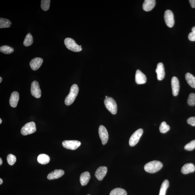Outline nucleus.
Listing matches in <instances>:
<instances>
[{
    "instance_id": "29",
    "label": "nucleus",
    "mask_w": 195,
    "mask_h": 195,
    "mask_svg": "<svg viewBox=\"0 0 195 195\" xmlns=\"http://www.w3.org/2000/svg\"><path fill=\"white\" fill-rule=\"evenodd\" d=\"M51 1L50 0H43L41 1V7L44 11H47L50 8Z\"/></svg>"
},
{
    "instance_id": "38",
    "label": "nucleus",
    "mask_w": 195,
    "mask_h": 195,
    "mask_svg": "<svg viewBox=\"0 0 195 195\" xmlns=\"http://www.w3.org/2000/svg\"><path fill=\"white\" fill-rule=\"evenodd\" d=\"M3 163V161H2L1 158H0V165H1Z\"/></svg>"
},
{
    "instance_id": "9",
    "label": "nucleus",
    "mask_w": 195,
    "mask_h": 195,
    "mask_svg": "<svg viewBox=\"0 0 195 195\" xmlns=\"http://www.w3.org/2000/svg\"><path fill=\"white\" fill-rule=\"evenodd\" d=\"M31 93L33 97L37 98H40L41 96V92L39 84L37 81H33L31 86Z\"/></svg>"
},
{
    "instance_id": "16",
    "label": "nucleus",
    "mask_w": 195,
    "mask_h": 195,
    "mask_svg": "<svg viewBox=\"0 0 195 195\" xmlns=\"http://www.w3.org/2000/svg\"><path fill=\"white\" fill-rule=\"evenodd\" d=\"M65 174V172L61 170H55L54 171L51 172L49 174L47 178L50 180L56 179L61 178Z\"/></svg>"
},
{
    "instance_id": "25",
    "label": "nucleus",
    "mask_w": 195,
    "mask_h": 195,
    "mask_svg": "<svg viewBox=\"0 0 195 195\" xmlns=\"http://www.w3.org/2000/svg\"><path fill=\"white\" fill-rule=\"evenodd\" d=\"M127 192L121 188H116L111 192L110 195H127Z\"/></svg>"
},
{
    "instance_id": "31",
    "label": "nucleus",
    "mask_w": 195,
    "mask_h": 195,
    "mask_svg": "<svg viewBox=\"0 0 195 195\" xmlns=\"http://www.w3.org/2000/svg\"><path fill=\"white\" fill-rule=\"evenodd\" d=\"M188 105L190 106H194L195 105V94L194 93H190L188 99Z\"/></svg>"
},
{
    "instance_id": "21",
    "label": "nucleus",
    "mask_w": 195,
    "mask_h": 195,
    "mask_svg": "<svg viewBox=\"0 0 195 195\" xmlns=\"http://www.w3.org/2000/svg\"><path fill=\"white\" fill-rule=\"evenodd\" d=\"M37 161L42 165H46L49 162L50 158L48 155L42 154L39 155L38 156Z\"/></svg>"
},
{
    "instance_id": "5",
    "label": "nucleus",
    "mask_w": 195,
    "mask_h": 195,
    "mask_svg": "<svg viewBox=\"0 0 195 195\" xmlns=\"http://www.w3.org/2000/svg\"><path fill=\"white\" fill-rule=\"evenodd\" d=\"M36 131V125L34 122H30L25 124L22 128L21 134L24 136H26L34 133Z\"/></svg>"
},
{
    "instance_id": "23",
    "label": "nucleus",
    "mask_w": 195,
    "mask_h": 195,
    "mask_svg": "<svg viewBox=\"0 0 195 195\" xmlns=\"http://www.w3.org/2000/svg\"><path fill=\"white\" fill-rule=\"evenodd\" d=\"M169 186V181L167 179L164 180L161 185L159 195H166V191Z\"/></svg>"
},
{
    "instance_id": "15",
    "label": "nucleus",
    "mask_w": 195,
    "mask_h": 195,
    "mask_svg": "<svg viewBox=\"0 0 195 195\" xmlns=\"http://www.w3.org/2000/svg\"><path fill=\"white\" fill-rule=\"evenodd\" d=\"M43 62V59L40 57H35L33 59L30 63V66L33 70H36L40 67Z\"/></svg>"
},
{
    "instance_id": "42",
    "label": "nucleus",
    "mask_w": 195,
    "mask_h": 195,
    "mask_svg": "<svg viewBox=\"0 0 195 195\" xmlns=\"http://www.w3.org/2000/svg\"></svg>"
},
{
    "instance_id": "1",
    "label": "nucleus",
    "mask_w": 195,
    "mask_h": 195,
    "mask_svg": "<svg viewBox=\"0 0 195 195\" xmlns=\"http://www.w3.org/2000/svg\"><path fill=\"white\" fill-rule=\"evenodd\" d=\"M79 92V88L76 84H74L70 88L69 94L66 97L65 103L66 105L70 106L72 104L76 99Z\"/></svg>"
},
{
    "instance_id": "41",
    "label": "nucleus",
    "mask_w": 195,
    "mask_h": 195,
    "mask_svg": "<svg viewBox=\"0 0 195 195\" xmlns=\"http://www.w3.org/2000/svg\"><path fill=\"white\" fill-rule=\"evenodd\" d=\"M105 98H108L107 96H106Z\"/></svg>"
},
{
    "instance_id": "6",
    "label": "nucleus",
    "mask_w": 195,
    "mask_h": 195,
    "mask_svg": "<svg viewBox=\"0 0 195 195\" xmlns=\"http://www.w3.org/2000/svg\"><path fill=\"white\" fill-rule=\"evenodd\" d=\"M143 130L139 129L135 132L130 137L129 140L130 146L133 147L138 143L139 139L143 134Z\"/></svg>"
},
{
    "instance_id": "27",
    "label": "nucleus",
    "mask_w": 195,
    "mask_h": 195,
    "mask_svg": "<svg viewBox=\"0 0 195 195\" xmlns=\"http://www.w3.org/2000/svg\"><path fill=\"white\" fill-rule=\"evenodd\" d=\"M33 42V38L30 33H28L25 38L24 41V45L25 46H29L32 45Z\"/></svg>"
},
{
    "instance_id": "33",
    "label": "nucleus",
    "mask_w": 195,
    "mask_h": 195,
    "mask_svg": "<svg viewBox=\"0 0 195 195\" xmlns=\"http://www.w3.org/2000/svg\"><path fill=\"white\" fill-rule=\"evenodd\" d=\"M187 123L190 125L195 126V117H191L187 119Z\"/></svg>"
},
{
    "instance_id": "39",
    "label": "nucleus",
    "mask_w": 195,
    "mask_h": 195,
    "mask_svg": "<svg viewBox=\"0 0 195 195\" xmlns=\"http://www.w3.org/2000/svg\"><path fill=\"white\" fill-rule=\"evenodd\" d=\"M2 81V77H0V83H1Z\"/></svg>"
},
{
    "instance_id": "13",
    "label": "nucleus",
    "mask_w": 195,
    "mask_h": 195,
    "mask_svg": "<svg viewBox=\"0 0 195 195\" xmlns=\"http://www.w3.org/2000/svg\"><path fill=\"white\" fill-rule=\"evenodd\" d=\"M172 94L174 96H178L179 88V82L176 77H173L171 79Z\"/></svg>"
},
{
    "instance_id": "19",
    "label": "nucleus",
    "mask_w": 195,
    "mask_h": 195,
    "mask_svg": "<svg viewBox=\"0 0 195 195\" xmlns=\"http://www.w3.org/2000/svg\"><path fill=\"white\" fill-rule=\"evenodd\" d=\"M195 170V166L192 163L185 164L181 168V172L183 174H187L193 172Z\"/></svg>"
},
{
    "instance_id": "10",
    "label": "nucleus",
    "mask_w": 195,
    "mask_h": 195,
    "mask_svg": "<svg viewBox=\"0 0 195 195\" xmlns=\"http://www.w3.org/2000/svg\"><path fill=\"white\" fill-rule=\"evenodd\" d=\"M99 134L102 144L103 145L106 144L108 139V134L107 129L104 126L101 125L99 126Z\"/></svg>"
},
{
    "instance_id": "11",
    "label": "nucleus",
    "mask_w": 195,
    "mask_h": 195,
    "mask_svg": "<svg viewBox=\"0 0 195 195\" xmlns=\"http://www.w3.org/2000/svg\"><path fill=\"white\" fill-rule=\"evenodd\" d=\"M107 172V168L105 166H101L99 167L96 172L95 175L98 180L101 181L102 180L105 176Z\"/></svg>"
},
{
    "instance_id": "18",
    "label": "nucleus",
    "mask_w": 195,
    "mask_h": 195,
    "mask_svg": "<svg viewBox=\"0 0 195 195\" xmlns=\"http://www.w3.org/2000/svg\"><path fill=\"white\" fill-rule=\"evenodd\" d=\"M19 95L17 92H13L10 98V104L12 107L15 108L17 107L19 101Z\"/></svg>"
},
{
    "instance_id": "12",
    "label": "nucleus",
    "mask_w": 195,
    "mask_h": 195,
    "mask_svg": "<svg viewBox=\"0 0 195 195\" xmlns=\"http://www.w3.org/2000/svg\"><path fill=\"white\" fill-rule=\"evenodd\" d=\"M147 79L144 74L139 70H137L135 75V81L137 84H144L146 83Z\"/></svg>"
},
{
    "instance_id": "22",
    "label": "nucleus",
    "mask_w": 195,
    "mask_h": 195,
    "mask_svg": "<svg viewBox=\"0 0 195 195\" xmlns=\"http://www.w3.org/2000/svg\"><path fill=\"white\" fill-rule=\"evenodd\" d=\"M185 79L187 83L191 87L195 88V77L189 73L185 75Z\"/></svg>"
},
{
    "instance_id": "7",
    "label": "nucleus",
    "mask_w": 195,
    "mask_h": 195,
    "mask_svg": "<svg viewBox=\"0 0 195 195\" xmlns=\"http://www.w3.org/2000/svg\"><path fill=\"white\" fill-rule=\"evenodd\" d=\"M81 145L80 142L76 140H65L62 143L63 147L71 150L76 149Z\"/></svg>"
},
{
    "instance_id": "8",
    "label": "nucleus",
    "mask_w": 195,
    "mask_h": 195,
    "mask_svg": "<svg viewBox=\"0 0 195 195\" xmlns=\"http://www.w3.org/2000/svg\"><path fill=\"white\" fill-rule=\"evenodd\" d=\"M166 25L170 28H172L174 24V19L173 13L172 11L170 10H167L166 11L164 15Z\"/></svg>"
},
{
    "instance_id": "36",
    "label": "nucleus",
    "mask_w": 195,
    "mask_h": 195,
    "mask_svg": "<svg viewBox=\"0 0 195 195\" xmlns=\"http://www.w3.org/2000/svg\"><path fill=\"white\" fill-rule=\"evenodd\" d=\"M192 32L195 33V26L193 27L192 28Z\"/></svg>"
},
{
    "instance_id": "37",
    "label": "nucleus",
    "mask_w": 195,
    "mask_h": 195,
    "mask_svg": "<svg viewBox=\"0 0 195 195\" xmlns=\"http://www.w3.org/2000/svg\"><path fill=\"white\" fill-rule=\"evenodd\" d=\"M3 180L2 179H0V185L2 184V183H3Z\"/></svg>"
},
{
    "instance_id": "2",
    "label": "nucleus",
    "mask_w": 195,
    "mask_h": 195,
    "mask_svg": "<svg viewBox=\"0 0 195 195\" xmlns=\"http://www.w3.org/2000/svg\"><path fill=\"white\" fill-rule=\"evenodd\" d=\"M162 167V163L161 161H154L146 164L144 169L146 172L150 173H154L160 170Z\"/></svg>"
},
{
    "instance_id": "30",
    "label": "nucleus",
    "mask_w": 195,
    "mask_h": 195,
    "mask_svg": "<svg viewBox=\"0 0 195 195\" xmlns=\"http://www.w3.org/2000/svg\"><path fill=\"white\" fill-rule=\"evenodd\" d=\"M7 161L9 165L12 166L16 162V157L12 154H9L7 156Z\"/></svg>"
},
{
    "instance_id": "35",
    "label": "nucleus",
    "mask_w": 195,
    "mask_h": 195,
    "mask_svg": "<svg viewBox=\"0 0 195 195\" xmlns=\"http://www.w3.org/2000/svg\"><path fill=\"white\" fill-rule=\"evenodd\" d=\"M189 2L192 7L193 8H195V0H190Z\"/></svg>"
},
{
    "instance_id": "32",
    "label": "nucleus",
    "mask_w": 195,
    "mask_h": 195,
    "mask_svg": "<svg viewBox=\"0 0 195 195\" xmlns=\"http://www.w3.org/2000/svg\"><path fill=\"white\" fill-rule=\"evenodd\" d=\"M195 148V140H193L187 144L184 147L185 149L188 151L193 150Z\"/></svg>"
},
{
    "instance_id": "17",
    "label": "nucleus",
    "mask_w": 195,
    "mask_h": 195,
    "mask_svg": "<svg viewBox=\"0 0 195 195\" xmlns=\"http://www.w3.org/2000/svg\"><path fill=\"white\" fill-rule=\"evenodd\" d=\"M156 4L155 0H145L143 4V10L146 11H150L154 8Z\"/></svg>"
},
{
    "instance_id": "24",
    "label": "nucleus",
    "mask_w": 195,
    "mask_h": 195,
    "mask_svg": "<svg viewBox=\"0 0 195 195\" xmlns=\"http://www.w3.org/2000/svg\"><path fill=\"white\" fill-rule=\"evenodd\" d=\"M11 23L10 20L7 19H0V28H8L10 27Z\"/></svg>"
},
{
    "instance_id": "28",
    "label": "nucleus",
    "mask_w": 195,
    "mask_h": 195,
    "mask_svg": "<svg viewBox=\"0 0 195 195\" xmlns=\"http://www.w3.org/2000/svg\"><path fill=\"white\" fill-rule=\"evenodd\" d=\"M170 129V127L169 125H167V123L165 121L162 122L161 124L160 127H159V130L161 133L165 134Z\"/></svg>"
},
{
    "instance_id": "26",
    "label": "nucleus",
    "mask_w": 195,
    "mask_h": 195,
    "mask_svg": "<svg viewBox=\"0 0 195 195\" xmlns=\"http://www.w3.org/2000/svg\"><path fill=\"white\" fill-rule=\"evenodd\" d=\"M0 51L3 54H9L14 52V49L9 46L4 45L0 48Z\"/></svg>"
},
{
    "instance_id": "34",
    "label": "nucleus",
    "mask_w": 195,
    "mask_h": 195,
    "mask_svg": "<svg viewBox=\"0 0 195 195\" xmlns=\"http://www.w3.org/2000/svg\"><path fill=\"white\" fill-rule=\"evenodd\" d=\"M188 39L190 41H195V33L193 32L190 33L188 35Z\"/></svg>"
},
{
    "instance_id": "4",
    "label": "nucleus",
    "mask_w": 195,
    "mask_h": 195,
    "mask_svg": "<svg viewBox=\"0 0 195 195\" xmlns=\"http://www.w3.org/2000/svg\"><path fill=\"white\" fill-rule=\"evenodd\" d=\"M65 44L66 48L73 52H79L82 50L81 45H77L74 39L70 38L65 39Z\"/></svg>"
},
{
    "instance_id": "40",
    "label": "nucleus",
    "mask_w": 195,
    "mask_h": 195,
    "mask_svg": "<svg viewBox=\"0 0 195 195\" xmlns=\"http://www.w3.org/2000/svg\"><path fill=\"white\" fill-rule=\"evenodd\" d=\"M2 123V120L1 119H0V124H1Z\"/></svg>"
},
{
    "instance_id": "3",
    "label": "nucleus",
    "mask_w": 195,
    "mask_h": 195,
    "mask_svg": "<svg viewBox=\"0 0 195 195\" xmlns=\"http://www.w3.org/2000/svg\"><path fill=\"white\" fill-rule=\"evenodd\" d=\"M104 103L107 110L113 115L116 114L117 110L116 101L111 97H108L104 101Z\"/></svg>"
},
{
    "instance_id": "20",
    "label": "nucleus",
    "mask_w": 195,
    "mask_h": 195,
    "mask_svg": "<svg viewBox=\"0 0 195 195\" xmlns=\"http://www.w3.org/2000/svg\"><path fill=\"white\" fill-rule=\"evenodd\" d=\"M90 179V174L88 171L83 173L80 176V183L81 185L85 186L87 184Z\"/></svg>"
},
{
    "instance_id": "14",
    "label": "nucleus",
    "mask_w": 195,
    "mask_h": 195,
    "mask_svg": "<svg viewBox=\"0 0 195 195\" xmlns=\"http://www.w3.org/2000/svg\"><path fill=\"white\" fill-rule=\"evenodd\" d=\"M156 72L157 74V77L158 80H162L165 78V68L162 63H159L158 64Z\"/></svg>"
}]
</instances>
